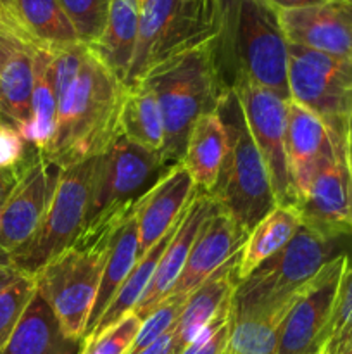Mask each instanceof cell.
Masks as SVG:
<instances>
[{"instance_id":"cell-8","label":"cell","mask_w":352,"mask_h":354,"mask_svg":"<svg viewBox=\"0 0 352 354\" xmlns=\"http://www.w3.org/2000/svg\"><path fill=\"white\" fill-rule=\"evenodd\" d=\"M290 99L313 111L337 137L352 135V59L289 44Z\"/></svg>"},{"instance_id":"cell-48","label":"cell","mask_w":352,"mask_h":354,"mask_svg":"<svg viewBox=\"0 0 352 354\" xmlns=\"http://www.w3.org/2000/svg\"><path fill=\"white\" fill-rule=\"evenodd\" d=\"M2 2H3V3H7V0H2Z\"/></svg>"},{"instance_id":"cell-2","label":"cell","mask_w":352,"mask_h":354,"mask_svg":"<svg viewBox=\"0 0 352 354\" xmlns=\"http://www.w3.org/2000/svg\"><path fill=\"white\" fill-rule=\"evenodd\" d=\"M126 85L95 54H86L78 78L59 100L57 130L45 158L61 169L104 154L119 135Z\"/></svg>"},{"instance_id":"cell-14","label":"cell","mask_w":352,"mask_h":354,"mask_svg":"<svg viewBox=\"0 0 352 354\" xmlns=\"http://www.w3.org/2000/svg\"><path fill=\"white\" fill-rule=\"evenodd\" d=\"M347 259V252L338 254L302 287L283 324L276 354L320 353L337 304Z\"/></svg>"},{"instance_id":"cell-33","label":"cell","mask_w":352,"mask_h":354,"mask_svg":"<svg viewBox=\"0 0 352 354\" xmlns=\"http://www.w3.org/2000/svg\"><path fill=\"white\" fill-rule=\"evenodd\" d=\"M57 2L75 28L81 44L90 47L102 37L113 0H57Z\"/></svg>"},{"instance_id":"cell-3","label":"cell","mask_w":352,"mask_h":354,"mask_svg":"<svg viewBox=\"0 0 352 354\" xmlns=\"http://www.w3.org/2000/svg\"><path fill=\"white\" fill-rule=\"evenodd\" d=\"M140 199L86 225L71 248L55 256L33 277L37 290L52 308L66 337L85 341L113 239Z\"/></svg>"},{"instance_id":"cell-42","label":"cell","mask_w":352,"mask_h":354,"mask_svg":"<svg viewBox=\"0 0 352 354\" xmlns=\"http://www.w3.org/2000/svg\"><path fill=\"white\" fill-rule=\"evenodd\" d=\"M23 277L26 275H23L16 266H12L10 263L0 261V294L6 292L12 283H16L17 280L23 279Z\"/></svg>"},{"instance_id":"cell-26","label":"cell","mask_w":352,"mask_h":354,"mask_svg":"<svg viewBox=\"0 0 352 354\" xmlns=\"http://www.w3.org/2000/svg\"><path fill=\"white\" fill-rule=\"evenodd\" d=\"M141 203V199H140ZM140 203L137 204L133 211L126 216V220L119 225L116 230V235L110 244L109 254H107L106 268H104L102 280H100L99 294H97L95 304L90 313L88 325L85 330V341L92 335L93 328L97 327L99 320L102 318L104 311L114 299L116 292L119 290L121 283L126 280L133 266L138 261V207Z\"/></svg>"},{"instance_id":"cell-30","label":"cell","mask_w":352,"mask_h":354,"mask_svg":"<svg viewBox=\"0 0 352 354\" xmlns=\"http://www.w3.org/2000/svg\"><path fill=\"white\" fill-rule=\"evenodd\" d=\"M119 133L152 152L164 149V123L154 92L145 82L126 86L119 116Z\"/></svg>"},{"instance_id":"cell-37","label":"cell","mask_w":352,"mask_h":354,"mask_svg":"<svg viewBox=\"0 0 352 354\" xmlns=\"http://www.w3.org/2000/svg\"><path fill=\"white\" fill-rule=\"evenodd\" d=\"M140 327L141 320L131 311L102 335L86 341L81 354H128Z\"/></svg>"},{"instance_id":"cell-12","label":"cell","mask_w":352,"mask_h":354,"mask_svg":"<svg viewBox=\"0 0 352 354\" xmlns=\"http://www.w3.org/2000/svg\"><path fill=\"white\" fill-rule=\"evenodd\" d=\"M252 138L262 156L276 204L297 206V196L286 161V100L278 93L240 82L233 86Z\"/></svg>"},{"instance_id":"cell-25","label":"cell","mask_w":352,"mask_h":354,"mask_svg":"<svg viewBox=\"0 0 352 354\" xmlns=\"http://www.w3.org/2000/svg\"><path fill=\"white\" fill-rule=\"evenodd\" d=\"M6 10L23 33L43 50L81 44L57 0H7Z\"/></svg>"},{"instance_id":"cell-46","label":"cell","mask_w":352,"mask_h":354,"mask_svg":"<svg viewBox=\"0 0 352 354\" xmlns=\"http://www.w3.org/2000/svg\"><path fill=\"white\" fill-rule=\"evenodd\" d=\"M340 354H352V348L345 349V351H344V353H340Z\"/></svg>"},{"instance_id":"cell-15","label":"cell","mask_w":352,"mask_h":354,"mask_svg":"<svg viewBox=\"0 0 352 354\" xmlns=\"http://www.w3.org/2000/svg\"><path fill=\"white\" fill-rule=\"evenodd\" d=\"M278 16L289 44L352 59V0L278 10Z\"/></svg>"},{"instance_id":"cell-29","label":"cell","mask_w":352,"mask_h":354,"mask_svg":"<svg viewBox=\"0 0 352 354\" xmlns=\"http://www.w3.org/2000/svg\"><path fill=\"white\" fill-rule=\"evenodd\" d=\"M188 206H186V209H188ZM186 209H185V213H186ZM185 213H183L182 216L176 220V223L169 228L168 234H166L164 237H162L161 241H159L157 244L150 249V251H147L140 259H138L137 265L133 266V270H131L130 275L126 277V280L121 283L119 290L116 292L114 299L110 301V304L107 306V310L104 311L102 318H100L99 324H97V327L93 328L92 335H90L86 341L99 337V335H102L104 332L109 330V328L114 327L117 322L123 320L128 313H131V311L135 310V306L140 303L141 296H144L145 290H147L148 283H150L152 279H154V273H155V270H157V265H159V261H161L162 254H164L166 248H168V244L171 242V239L175 237V234L178 232Z\"/></svg>"},{"instance_id":"cell-11","label":"cell","mask_w":352,"mask_h":354,"mask_svg":"<svg viewBox=\"0 0 352 354\" xmlns=\"http://www.w3.org/2000/svg\"><path fill=\"white\" fill-rule=\"evenodd\" d=\"M61 168L38 151L30 152L0 206V261L9 263L40 227L57 187Z\"/></svg>"},{"instance_id":"cell-49","label":"cell","mask_w":352,"mask_h":354,"mask_svg":"<svg viewBox=\"0 0 352 354\" xmlns=\"http://www.w3.org/2000/svg\"><path fill=\"white\" fill-rule=\"evenodd\" d=\"M223 354H228V353H226V351H224V353H223Z\"/></svg>"},{"instance_id":"cell-36","label":"cell","mask_w":352,"mask_h":354,"mask_svg":"<svg viewBox=\"0 0 352 354\" xmlns=\"http://www.w3.org/2000/svg\"><path fill=\"white\" fill-rule=\"evenodd\" d=\"M86 54H88V47L85 44L68 45V47L52 52L48 73H50V83L57 100H61L76 82Z\"/></svg>"},{"instance_id":"cell-17","label":"cell","mask_w":352,"mask_h":354,"mask_svg":"<svg viewBox=\"0 0 352 354\" xmlns=\"http://www.w3.org/2000/svg\"><path fill=\"white\" fill-rule=\"evenodd\" d=\"M214 207H216V203L211 197V194L195 189L178 232L171 239L164 254H162L161 261H159L154 279L148 283L140 303L135 306L133 313L141 322L171 294L173 287L178 282L179 275H182L183 268H185V263L188 259L193 244H195L197 235H199L204 221L213 213Z\"/></svg>"},{"instance_id":"cell-6","label":"cell","mask_w":352,"mask_h":354,"mask_svg":"<svg viewBox=\"0 0 352 354\" xmlns=\"http://www.w3.org/2000/svg\"><path fill=\"white\" fill-rule=\"evenodd\" d=\"M337 241L300 225L292 241L237 283L230 317L266 310L300 292L326 263L337 258ZM342 254V252H340Z\"/></svg>"},{"instance_id":"cell-21","label":"cell","mask_w":352,"mask_h":354,"mask_svg":"<svg viewBox=\"0 0 352 354\" xmlns=\"http://www.w3.org/2000/svg\"><path fill=\"white\" fill-rule=\"evenodd\" d=\"M85 344L66 337L52 308L37 290L0 354H81Z\"/></svg>"},{"instance_id":"cell-24","label":"cell","mask_w":352,"mask_h":354,"mask_svg":"<svg viewBox=\"0 0 352 354\" xmlns=\"http://www.w3.org/2000/svg\"><path fill=\"white\" fill-rule=\"evenodd\" d=\"M304 223L302 213L293 204H276L251 230L237 268V280L247 279L261 263L282 251Z\"/></svg>"},{"instance_id":"cell-44","label":"cell","mask_w":352,"mask_h":354,"mask_svg":"<svg viewBox=\"0 0 352 354\" xmlns=\"http://www.w3.org/2000/svg\"><path fill=\"white\" fill-rule=\"evenodd\" d=\"M17 175H19V171L17 173H2L0 171V206H2L3 199L7 197V194L10 192V189H12Z\"/></svg>"},{"instance_id":"cell-19","label":"cell","mask_w":352,"mask_h":354,"mask_svg":"<svg viewBox=\"0 0 352 354\" xmlns=\"http://www.w3.org/2000/svg\"><path fill=\"white\" fill-rule=\"evenodd\" d=\"M195 185L188 169L179 162L171 166L141 197L138 207V259L150 251L185 213Z\"/></svg>"},{"instance_id":"cell-4","label":"cell","mask_w":352,"mask_h":354,"mask_svg":"<svg viewBox=\"0 0 352 354\" xmlns=\"http://www.w3.org/2000/svg\"><path fill=\"white\" fill-rule=\"evenodd\" d=\"M140 82L150 86L161 107L164 123L162 158L166 166L171 168L182 162L190 131L197 120L216 111L230 90L221 78L214 38L164 59Z\"/></svg>"},{"instance_id":"cell-10","label":"cell","mask_w":352,"mask_h":354,"mask_svg":"<svg viewBox=\"0 0 352 354\" xmlns=\"http://www.w3.org/2000/svg\"><path fill=\"white\" fill-rule=\"evenodd\" d=\"M162 152H152L117 135L95 158L86 225L144 197L168 171Z\"/></svg>"},{"instance_id":"cell-18","label":"cell","mask_w":352,"mask_h":354,"mask_svg":"<svg viewBox=\"0 0 352 354\" xmlns=\"http://www.w3.org/2000/svg\"><path fill=\"white\" fill-rule=\"evenodd\" d=\"M247 237V232L238 227L235 220H231V216L221 211L216 204L213 213L204 221L185 268L169 296L190 294L195 290L207 277L213 275L244 248Z\"/></svg>"},{"instance_id":"cell-34","label":"cell","mask_w":352,"mask_h":354,"mask_svg":"<svg viewBox=\"0 0 352 354\" xmlns=\"http://www.w3.org/2000/svg\"><path fill=\"white\" fill-rule=\"evenodd\" d=\"M190 294H179V296H169L141 322V327L138 330L137 337H135L133 346H131L128 354H137L144 351L145 348L157 341L161 335L171 330L178 322L179 315H182L183 308H185L186 301H188Z\"/></svg>"},{"instance_id":"cell-32","label":"cell","mask_w":352,"mask_h":354,"mask_svg":"<svg viewBox=\"0 0 352 354\" xmlns=\"http://www.w3.org/2000/svg\"><path fill=\"white\" fill-rule=\"evenodd\" d=\"M352 348V256H349L337 304L317 354H340Z\"/></svg>"},{"instance_id":"cell-41","label":"cell","mask_w":352,"mask_h":354,"mask_svg":"<svg viewBox=\"0 0 352 354\" xmlns=\"http://www.w3.org/2000/svg\"><path fill=\"white\" fill-rule=\"evenodd\" d=\"M137 354H175V327Z\"/></svg>"},{"instance_id":"cell-45","label":"cell","mask_w":352,"mask_h":354,"mask_svg":"<svg viewBox=\"0 0 352 354\" xmlns=\"http://www.w3.org/2000/svg\"><path fill=\"white\" fill-rule=\"evenodd\" d=\"M349 162H351V175H352V138H351V152H349Z\"/></svg>"},{"instance_id":"cell-9","label":"cell","mask_w":352,"mask_h":354,"mask_svg":"<svg viewBox=\"0 0 352 354\" xmlns=\"http://www.w3.org/2000/svg\"><path fill=\"white\" fill-rule=\"evenodd\" d=\"M95 158L61 169L54 199L31 241L9 259L23 275L35 277L48 261L71 248L83 232L92 192Z\"/></svg>"},{"instance_id":"cell-38","label":"cell","mask_w":352,"mask_h":354,"mask_svg":"<svg viewBox=\"0 0 352 354\" xmlns=\"http://www.w3.org/2000/svg\"><path fill=\"white\" fill-rule=\"evenodd\" d=\"M230 310L231 303L226 304L179 354H223L226 351L230 337Z\"/></svg>"},{"instance_id":"cell-35","label":"cell","mask_w":352,"mask_h":354,"mask_svg":"<svg viewBox=\"0 0 352 354\" xmlns=\"http://www.w3.org/2000/svg\"><path fill=\"white\" fill-rule=\"evenodd\" d=\"M37 292L33 277H23L0 294V353L16 330L24 310Z\"/></svg>"},{"instance_id":"cell-39","label":"cell","mask_w":352,"mask_h":354,"mask_svg":"<svg viewBox=\"0 0 352 354\" xmlns=\"http://www.w3.org/2000/svg\"><path fill=\"white\" fill-rule=\"evenodd\" d=\"M28 144L16 127L0 123V171L17 173L26 162Z\"/></svg>"},{"instance_id":"cell-5","label":"cell","mask_w":352,"mask_h":354,"mask_svg":"<svg viewBox=\"0 0 352 354\" xmlns=\"http://www.w3.org/2000/svg\"><path fill=\"white\" fill-rule=\"evenodd\" d=\"M216 111L226 130L228 147L216 185L209 194L221 211L251 234L276 206L275 194L235 90H228Z\"/></svg>"},{"instance_id":"cell-31","label":"cell","mask_w":352,"mask_h":354,"mask_svg":"<svg viewBox=\"0 0 352 354\" xmlns=\"http://www.w3.org/2000/svg\"><path fill=\"white\" fill-rule=\"evenodd\" d=\"M50 50H38L35 57V86L31 97V116L21 135L28 145L45 154L57 130L59 100L50 83Z\"/></svg>"},{"instance_id":"cell-20","label":"cell","mask_w":352,"mask_h":354,"mask_svg":"<svg viewBox=\"0 0 352 354\" xmlns=\"http://www.w3.org/2000/svg\"><path fill=\"white\" fill-rule=\"evenodd\" d=\"M240 256L242 249L190 292L188 301L175 325V354L182 353L202 332V328L207 327L214 317L231 303L238 283L237 268Z\"/></svg>"},{"instance_id":"cell-23","label":"cell","mask_w":352,"mask_h":354,"mask_svg":"<svg viewBox=\"0 0 352 354\" xmlns=\"http://www.w3.org/2000/svg\"><path fill=\"white\" fill-rule=\"evenodd\" d=\"M226 147L228 135L217 111L200 116L190 131L182 159L195 189L207 194L214 189L226 156Z\"/></svg>"},{"instance_id":"cell-13","label":"cell","mask_w":352,"mask_h":354,"mask_svg":"<svg viewBox=\"0 0 352 354\" xmlns=\"http://www.w3.org/2000/svg\"><path fill=\"white\" fill-rule=\"evenodd\" d=\"M333 135V133H331ZM335 137V154L321 162L297 207L307 227L330 239L352 235L351 137Z\"/></svg>"},{"instance_id":"cell-27","label":"cell","mask_w":352,"mask_h":354,"mask_svg":"<svg viewBox=\"0 0 352 354\" xmlns=\"http://www.w3.org/2000/svg\"><path fill=\"white\" fill-rule=\"evenodd\" d=\"M299 294L266 310L230 317V337H228L226 353L276 354L283 324Z\"/></svg>"},{"instance_id":"cell-22","label":"cell","mask_w":352,"mask_h":354,"mask_svg":"<svg viewBox=\"0 0 352 354\" xmlns=\"http://www.w3.org/2000/svg\"><path fill=\"white\" fill-rule=\"evenodd\" d=\"M141 0H113L102 37L90 45L99 61L126 83L140 28Z\"/></svg>"},{"instance_id":"cell-16","label":"cell","mask_w":352,"mask_h":354,"mask_svg":"<svg viewBox=\"0 0 352 354\" xmlns=\"http://www.w3.org/2000/svg\"><path fill=\"white\" fill-rule=\"evenodd\" d=\"M285 140L286 161L299 204L321 162L335 154V137L320 116L302 104L289 99Z\"/></svg>"},{"instance_id":"cell-47","label":"cell","mask_w":352,"mask_h":354,"mask_svg":"<svg viewBox=\"0 0 352 354\" xmlns=\"http://www.w3.org/2000/svg\"><path fill=\"white\" fill-rule=\"evenodd\" d=\"M3 9H6V3H3L2 0H0V10H3Z\"/></svg>"},{"instance_id":"cell-28","label":"cell","mask_w":352,"mask_h":354,"mask_svg":"<svg viewBox=\"0 0 352 354\" xmlns=\"http://www.w3.org/2000/svg\"><path fill=\"white\" fill-rule=\"evenodd\" d=\"M43 50L35 45L17 48L0 68V123L23 130L31 116L35 86V57Z\"/></svg>"},{"instance_id":"cell-43","label":"cell","mask_w":352,"mask_h":354,"mask_svg":"<svg viewBox=\"0 0 352 354\" xmlns=\"http://www.w3.org/2000/svg\"><path fill=\"white\" fill-rule=\"evenodd\" d=\"M276 10H292V9H304V7L320 6L326 0H266Z\"/></svg>"},{"instance_id":"cell-7","label":"cell","mask_w":352,"mask_h":354,"mask_svg":"<svg viewBox=\"0 0 352 354\" xmlns=\"http://www.w3.org/2000/svg\"><path fill=\"white\" fill-rule=\"evenodd\" d=\"M217 0H141L140 28L124 85L140 82L155 64L213 40Z\"/></svg>"},{"instance_id":"cell-1","label":"cell","mask_w":352,"mask_h":354,"mask_svg":"<svg viewBox=\"0 0 352 354\" xmlns=\"http://www.w3.org/2000/svg\"><path fill=\"white\" fill-rule=\"evenodd\" d=\"M214 50L230 90L248 82L290 99L289 41L278 10L266 0H217Z\"/></svg>"},{"instance_id":"cell-40","label":"cell","mask_w":352,"mask_h":354,"mask_svg":"<svg viewBox=\"0 0 352 354\" xmlns=\"http://www.w3.org/2000/svg\"><path fill=\"white\" fill-rule=\"evenodd\" d=\"M24 45H35L26 35L23 33L16 21L9 16L6 9L0 10V68L6 64L7 59ZM37 47V45H35ZM40 48V47H38Z\"/></svg>"}]
</instances>
